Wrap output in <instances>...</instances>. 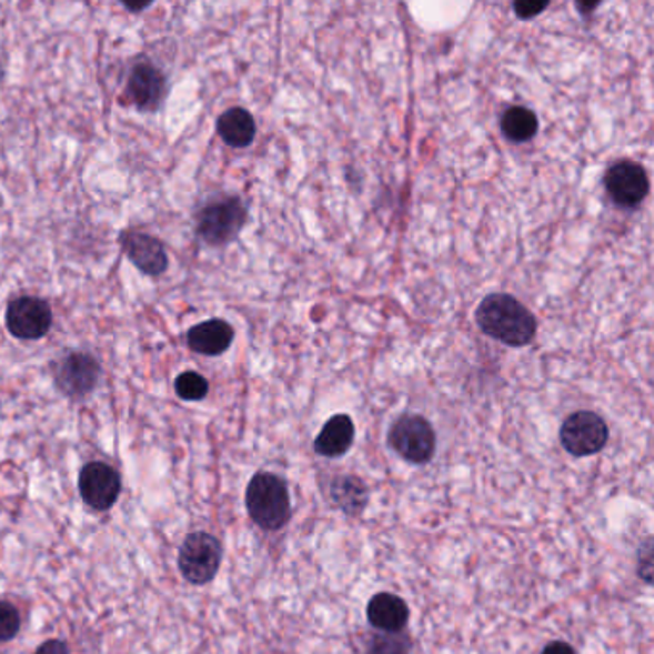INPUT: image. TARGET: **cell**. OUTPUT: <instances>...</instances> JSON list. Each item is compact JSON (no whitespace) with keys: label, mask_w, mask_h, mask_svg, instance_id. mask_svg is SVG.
I'll use <instances>...</instances> for the list:
<instances>
[{"label":"cell","mask_w":654,"mask_h":654,"mask_svg":"<svg viewBox=\"0 0 654 654\" xmlns=\"http://www.w3.org/2000/svg\"><path fill=\"white\" fill-rule=\"evenodd\" d=\"M232 340H234V331L223 319H210L187 332V344L190 350L208 358L225 353L231 348Z\"/></svg>","instance_id":"obj_13"},{"label":"cell","mask_w":654,"mask_h":654,"mask_svg":"<svg viewBox=\"0 0 654 654\" xmlns=\"http://www.w3.org/2000/svg\"><path fill=\"white\" fill-rule=\"evenodd\" d=\"M605 189L614 204L620 208H635L648 194V179L640 163H614L605 175Z\"/></svg>","instance_id":"obj_11"},{"label":"cell","mask_w":654,"mask_h":654,"mask_svg":"<svg viewBox=\"0 0 654 654\" xmlns=\"http://www.w3.org/2000/svg\"><path fill=\"white\" fill-rule=\"evenodd\" d=\"M608 442V426L591 411H577L561 426V443L574 457L595 455Z\"/></svg>","instance_id":"obj_7"},{"label":"cell","mask_w":654,"mask_h":654,"mask_svg":"<svg viewBox=\"0 0 654 654\" xmlns=\"http://www.w3.org/2000/svg\"><path fill=\"white\" fill-rule=\"evenodd\" d=\"M411 651V641L408 635L401 633H384L374 637L369 654H409Z\"/></svg>","instance_id":"obj_20"},{"label":"cell","mask_w":654,"mask_h":654,"mask_svg":"<svg viewBox=\"0 0 654 654\" xmlns=\"http://www.w3.org/2000/svg\"><path fill=\"white\" fill-rule=\"evenodd\" d=\"M120 244L127 258L148 276H160L169 268V258L162 242L142 231H123Z\"/></svg>","instance_id":"obj_12"},{"label":"cell","mask_w":654,"mask_h":654,"mask_svg":"<svg viewBox=\"0 0 654 654\" xmlns=\"http://www.w3.org/2000/svg\"><path fill=\"white\" fill-rule=\"evenodd\" d=\"M366 616L371 626L380 632L400 633L409 622V606L403 598L392 593H379L371 598Z\"/></svg>","instance_id":"obj_14"},{"label":"cell","mask_w":654,"mask_h":654,"mask_svg":"<svg viewBox=\"0 0 654 654\" xmlns=\"http://www.w3.org/2000/svg\"><path fill=\"white\" fill-rule=\"evenodd\" d=\"M248 210L239 197L213 198L197 213V237L208 246H225L246 225Z\"/></svg>","instance_id":"obj_3"},{"label":"cell","mask_w":654,"mask_h":654,"mask_svg":"<svg viewBox=\"0 0 654 654\" xmlns=\"http://www.w3.org/2000/svg\"><path fill=\"white\" fill-rule=\"evenodd\" d=\"M120 492V474L110 464L92 461L79 472V493L84 503L99 513L112 509Z\"/></svg>","instance_id":"obj_10"},{"label":"cell","mask_w":654,"mask_h":654,"mask_svg":"<svg viewBox=\"0 0 654 654\" xmlns=\"http://www.w3.org/2000/svg\"><path fill=\"white\" fill-rule=\"evenodd\" d=\"M150 7H152L150 2H148V4H141V7H129V4H125V8L129 10V12H142V10H147V8Z\"/></svg>","instance_id":"obj_26"},{"label":"cell","mask_w":654,"mask_h":654,"mask_svg":"<svg viewBox=\"0 0 654 654\" xmlns=\"http://www.w3.org/2000/svg\"><path fill=\"white\" fill-rule=\"evenodd\" d=\"M218 133L229 147H250L255 139V121H253L252 113L244 108L227 110L225 113L219 115Z\"/></svg>","instance_id":"obj_16"},{"label":"cell","mask_w":654,"mask_h":654,"mask_svg":"<svg viewBox=\"0 0 654 654\" xmlns=\"http://www.w3.org/2000/svg\"><path fill=\"white\" fill-rule=\"evenodd\" d=\"M125 97L142 112H154L168 97V78L154 63L139 60L129 71Z\"/></svg>","instance_id":"obj_9"},{"label":"cell","mask_w":654,"mask_h":654,"mask_svg":"<svg viewBox=\"0 0 654 654\" xmlns=\"http://www.w3.org/2000/svg\"><path fill=\"white\" fill-rule=\"evenodd\" d=\"M20 632V612L12 603L0 601V643L14 640Z\"/></svg>","instance_id":"obj_21"},{"label":"cell","mask_w":654,"mask_h":654,"mask_svg":"<svg viewBox=\"0 0 654 654\" xmlns=\"http://www.w3.org/2000/svg\"><path fill=\"white\" fill-rule=\"evenodd\" d=\"M331 495L338 509L350 516L363 513L369 500L365 482L358 476H340L334 480L331 485Z\"/></svg>","instance_id":"obj_17"},{"label":"cell","mask_w":654,"mask_h":654,"mask_svg":"<svg viewBox=\"0 0 654 654\" xmlns=\"http://www.w3.org/2000/svg\"><path fill=\"white\" fill-rule=\"evenodd\" d=\"M640 576L651 584V580H653V547H651V542L645 545V555L641 556L640 559Z\"/></svg>","instance_id":"obj_23"},{"label":"cell","mask_w":654,"mask_h":654,"mask_svg":"<svg viewBox=\"0 0 654 654\" xmlns=\"http://www.w3.org/2000/svg\"><path fill=\"white\" fill-rule=\"evenodd\" d=\"M250 519L269 532L281 530L290 521L289 485L271 472H258L246 487Z\"/></svg>","instance_id":"obj_2"},{"label":"cell","mask_w":654,"mask_h":654,"mask_svg":"<svg viewBox=\"0 0 654 654\" xmlns=\"http://www.w3.org/2000/svg\"><path fill=\"white\" fill-rule=\"evenodd\" d=\"M476 323L487 336L513 348L530 344L537 331L534 315L509 294L487 295L476 310Z\"/></svg>","instance_id":"obj_1"},{"label":"cell","mask_w":654,"mask_h":654,"mask_svg":"<svg viewBox=\"0 0 654 654\" xmlns=\"http://www.w3.org/2000/svg\"><path fill=\"white\" fill-rule=\"evenodd\" d=\"M4 78V68H2V63H0V81Z\"/></svg>","instance_id":"obj_27"},{"label":"cell","mask_w":654,"mask_h":654,"mask_svg":"<svg viewBox=\"0 0 654 654\" xmlns=\"http://www.w3.org/2000/svg\"><path fill=\"white\" fill-rule=\"evenodd\" d=\"M542 654H576V651L564 641H553V643H549L547 647L543 648Z\"/></svg>","instance_id":"obj_25"},{"label":"cell","mask_w":654,"mask_h":654,"mask_svg":"<svg viewBox=\"0 0 654 654\" xmlns=\"http://www.w3.org/2000/svg\"><path fill=\"white\" fill-rule=\"evenodd\" d=\"M501 129L509 141L526 142L534 139L537 133V118L532 110L514 105V108H509L503 115Z\"/></svg>","instance_id":"obj_18"},{"label":"cell","mask_w":654,"mask_h":654,"mask_svg":"<svg viewBox=\"0 0 654 654\" xmlns=\"http://www.w3.org/2000/svg\"><path fill=\"white\" fill-rule=\"evenodd\" d=\"M545 8H547V2H537V4H534V2H516L513 10L514 14L519 16L521 20H530L534 16L542 14Z\"/></svg>","instance_id":"obj_22"},{"label":"cell","mask_w":654,"mask_h":654,"mask_svg":"<svg viewBox=\"0 0 654 654\" xmlns=\"http://www.w3.org/2000/svg\"><path fill=\"white\" fill-rule=\"evenodd\" d=\"M100 369L99 359L84 352H68L58 359L52 369L54 384L66 398L70 400H83L99 386Z\"/></svg>","instance_id":"obj_6"},{"label":"cell","mask_w":654,"mask_h":654,"mask_svg":"<svg viewBox=\"0 0 654 654\" xmlns=\"http://www.w3.org/2000/svg\"><path fill=\"white\" fill-rule=\"evenodd\" d=\"M33 654H70L68 645L60 640H50L42 643L41 647L37 648Z\"/></svg>","instance_id":"obj_24"},{"label":"cell","mask_w":654,"mask_h":654,"mask_svg":"<svg viewBox=\"0 0 654 654\" xmlns=\"http://www.w3.org/2000/svg\"><path fill=\"white\" fill-rule=\"evenodd\" d=\"M390 447L413 464L429 463L436 451V432L426 419L403 415L394 422L388 434Z\"/></svg>","instance_id":"obj_5"},{"label":"cell","mask_w":654,"mask_h":654,"mask_svg":"<svg viewBox=\"0 0 654 654\" xmlns=\"http://www.w3.org/2000/svg\"><path fill=\"white\" fill-rule=\"evenodd\" d=\"M221 559L223 549L218 537L205 532H194L184 537L179 549V570L190 584L204 585L218 576Z\"/></svg>","instance_id":"obj_4"},{"label":"cell","mask_w":654,"mask_h":654,"mask_svg":"<svg viewBox=\"0 0 654 654\" xmlns=\"http://www.w3.org/2000/svg\"><path fill=\"white\" fill-rule=\"evenodd\" d=\"M7 326L20 340H41L52 326V310L41 298L21 295L8 305Z\"/></svg>","instance_id":"obj_8"},{"label":"cell","mask_w":654,"mask_h":654,"mask_svg":"<svg viewBox=\"0 0 654 654\" xmlns=\"http://www.w3.org/2000/svg\"><path fill=\"white\" fill-rule=\"evenodd\" d=\"M355 426L348 415H334L315 440V451L323 457H342L352 447Z\"/></svg>","instance_id":"obj_15"},{"label":"cell","mask_w":654,"mask_h":654,"mask_svg":"<svg viewBox=\"0 0 654 654\" xmlns=\"http://www.w3.org/2000/svg\"><path fill=\"white\" fill-rule=\"evenodd\" d=\"M175 392L181 400L200 401L204 400L208 392H210V384H208V380L202 374L194 373V371H187V373L177 376Z\"/></svg>","instance_id":"obj_19"}]
</instances>
